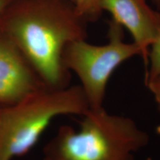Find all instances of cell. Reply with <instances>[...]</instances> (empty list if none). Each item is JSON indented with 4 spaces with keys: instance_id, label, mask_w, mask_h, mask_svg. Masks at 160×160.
I'll use <instances>...</instances> for the list:
<instances>
[{
    "instance_id": "obj_1",
    "label": "cell",
    "mask_w": 160,
    "mask_h": 160,
    "mask_svg": "<svg viewBox=\"0 0 160 160\" xmlns=\"http://www.w3.org/2000/svg\"><path fill=\"white\" fill-rule=\"evenodd\" d=\"M88 23L71 0H13L0 14V29L44 85L53 89L70 85L64 49L71 42L86 39Z\"/></svg>"
},
{
    "instance_id": "obj_2",
    "label": "cell",
    "mask_w": 160,
    "mask_h": 160,
    "mask_svg": "<svg viewBox=\"0 0 160 160\" xmlns=\"http://www.w3.org/2000/svg\"><path fill=\"white\" fill-rule=\"evenodd\" d=\"M79 130L62 125L44 148L48 160H134L149 142L131 118L90 109Z\"/></svg>"
},
{
    "instance_id": "obj_3",
    "label": "cell",
    "mask_w": 160,
    "mask_h": 160,
    "mask_svg": "<svg viewBox=\"0 0 160 160\" xmlns=\"http://www.w3.org/2000/svg\"><path fill=\"white\" fill-rule=\"evenodd\" d=\"M90 106L82 87H44L17 102L0 108V160H13L34 147L56 117H82Z\"/></svg>"
},
{
    "instance_id": "obj_4",
    "label": "cell",
    "mask_w": 160,
    "mask_h": 160,
    "mask_svg": "<svg viewBox=\"0 0 160 160\" xmlns=\"http://www.w3.org/2000/svg\"><path fill=\"white\" fill-rule=\"evenodd\" d=\"M135 56H141L134 42H124L123 28L113 20L108 25V42L95 45L86 39L76 40L63 51L64 65L79 77L90 109L103 108L106 88L119 66Z\"/></svg>"
},
{
    "instance_id": "obj_5",
    "label": "cell",
    "mask_w": 160,
    "mask_h": 160,
    "mask_svg": "<svg viewBox=\"0 0 160 160\" xmlns=\"http://www.w3.org/2000/svg\"><path fill=\"white\" fill-rule=\"evenodd\" d=\"M100 7L129 31L148 67L150 48L160 36V13L147 0H101Z\"/></svg>"
},
{
    "instance_id": "obj_6",
    "label": "cell",
    "mask_w": 160,
    "mask_h": 160,
    "mask_svg": "<svg viewBox=\"0 0 160 160\" xmlns=\"http://www.w3.org/2000/svg\"><path fill=\"white\" fill-rule=\"evenodd\" d=\"M44 87L17 46L0 29V105H11Z\"/></svg>"
},
{
    "instance_id": "obj_7",
    "label": "cell",
    "mask_w": 160,
    "mask_h": 160,
    "mask_svg": "<svg viewBox=\"0 0 160 160\" xmlns=\"http://www.w3.org/2000/svg\"><path fill=\"white\" fill-rule=\"evenodd\" d=\"M148 65L149 68L146 72L145 79L146 85L160 77V36L150 48Z\"/></svg>"
},
{
    "instance_id": "obj_8",
    "label": "cell",
    "mask_w": 160,
    "mask_h": 160,
    "mask_svg": "<svg viewBox=\"0 0 160 160\" xmlns=\"http://www.w3.org/2000/svg\"><path fill=\"white\" fill-rule=\"evenodd\" d=\"M101 0H75V6L78 13L88 22H96L101 17Z\"/></svg>"
},
{
    "instance_id": "obj_9",
    "label": "cell",
    "mask_w": 160,
    "mask_h": 160,
    "mask_svg": "<svg viewBox=\"0 0 160 160\" xmlns=\"http://www.w3.org/2000/svg\"><path fill=\"white\" fill-rule=\"evenodd\" d=\"M147 86L148 87L151 93H153L156 102H157L158 105V107H159L160 110V77L157 78L154 81H153ZM157 133L160 135V125L157 127Z\"/></svg>"
},
{
    "instance_id": "obj_10",
    "label": "cell",
    "mask_w": 160,
    "mask_h": 160,
    "mask_svg": "<svg viewBox=\"0 0 160 160\" xmlns=\"http://www.w3.org/2000/svg\"><path fill=\"white\" fill-rule=\"evenodd\" d=\"M13 0H0V14Z\"/></svg>"
},
{
    "instance_id": "obj_11",
    "label": "cell",
    "mask_w": 160,
    "mask_h": 160,
    "mask_svg": "<svg viewBox=\"0 0 160 160\" xmlns=\"http://www.w3.org/2000/svg\"><path fill=\"white\" fill-rule=\"evenodd\" d=\"M149 1H151V2L153 4H154V5L157 6V8H160V0H149Z\"/></svg>"
},
{
    "instance_id": "obj_12",
    "label": "cell",
    "mask_w": 160,
    "mask_h": 160,
    "mask_svg": "<svg viewBox=\"0 0 160 160\" xmlns=\"http://www.w3.org/2000/svg\"><path fill=\"white\" fill-rule=\"evenodd\" d=\"M71 2H73V3H74V2H75V0H71Z\"/></svg>"
},
{
    "instance_id": "obj_13",
    "label": "cell",
    "mask_w": 160,
    "mask_h": 160,
    "mask_svg": "<svg viewBox=\"0 0 160 160\" xmlns=\"http://www.w3.org/2000/svg\"><path fill=\"white\" fill-rule=\"evenodd\" d=\"M42 160H48V159H45V158H43Z\"/></svg>"
}]
</instances>
